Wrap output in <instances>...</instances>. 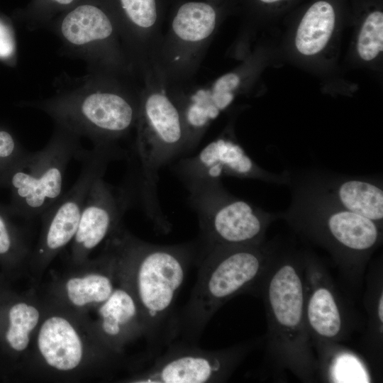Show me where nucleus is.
Wrapping results in <instances>:
<instances>
[{
	"label": "nucleus",
	"mask_w": 383,
	"mask_h": 383,
	"mask_svg": "<svg viewBox=\"0 0 383 383\" xmlns=\"http://www.w3.org/2000/svg\"><path fill=\"white\" fill-rule=\"evenodd\" d=\"M113 250L117 278L135 298L144 326L145 362L170 343L175 304L189 267L197 262L196 242L162 245L133 235L122 224L105 240Z\"/></svg>",
	"instance_id": "f257e3e1"
},
{
	"label": "nucleus",
	"mask_w": 383,
	"mask_h": 383,
	"mask_svg": "<svg viewBox=\"0 0 383 383\" xmlns=\"http://www.w3.org/2000/svg\"><path fill=\"white\" fill-rule=\"evenodd\" d=\"M41 323L14 380L77 382L111 379L129 360L106 347L94 333L90 315L45 303Z\"/></svg>",
	"instance_id": "f03ea898"
},
{
	"label": "nucleus",
	"mask_w": 383,
	"mask_h": 383,
	"mask_svg": "<svg viewBox=\"0 0 383 383\" xmlns=\"http://www.w3.org/2000/svg\"><path fill=\"white\" fill-rule=\"evenodd\" d=\"M257 296L267 323L266 362L277 377L289 371L301 382H314L318 362L304 316V254L277 250Z\"/></svg>",
	"instance_id": "7ed1b4c3"
},
{
	"label": "nucleus",
	"mask_w": 383,
	"mask_h": 383,
	"mask_svg": "<svg viewBox=\"0 0 383 383\" xmlns=\"http://www.w3.org/2000/svg\"><path fill=\"white\" fill-rule=\"evenodd\" d=\"M277 250L263 243L217 249L204 255L197 262L198 276L190 297L175 314L171 342L198 344L206 326L227 301L242 294L257 296Z\"/></svg>",
	"instance_id": "20e7f679"
},
{
	"label": "nucleus",
	"mask_w": 383,
	"mask_h": 383,
	"mask_svg": "<svg viewBox=\"0 0 383 383\" xmlns=\"http://www.w3.org/2000/svg\"><path fill=\"white\" fill-rule=\"evenodd\" d=\"M318 197L309 210L294 214L291 224L328 251L345 291L355 295L361 289L370 257L382 243V228L342 209L326 196Z\"/></svg>",
	"instance_id": "39448f33"
},
{
	"label": "nucleus",
	"mask_w": 383,
	"mask_h": 383,
	"mask_svg": "<svg viewBox=\"0 0 383 383\" xmlns=\"http://www.w3.org/2000/svg\"><path fill=\"white\" fill-rule=\"evenodd\" d=\"M138 131L128 162L131 180L149 196L157 194L159 171L189 149L183 109L160 91L150 93L138 116Z\"/></svg>",
	"instance_id": "423d86ee"
},
{
	"label": "nucleus",
	"mask_w": 383,
	"mask_h": 383,
	"mask_svg": "<svg viewBox=\"0 0 383 383\" xmlns=\"http://www.w3.org/2000/svg\"><path fill=\"white\" fill-rule=\"evenodd\" d=\"M188 190L189 204L196 213L199 226L196 264L214 250L265 243L272 216L231 195L220 180Z\"/></svg>",
	"instance_id": "0eeeda50"
},
{
	"label": "nucleus",
	"mask_w": 383,
	"mask_h": 383,
	"mask_svg": "<svg viewBox=\"0 0 383 383\" xmlns=\"http://www.w3.org/2000/svg\"><path fill=\"white\" fill-rule=\"evenodd\" d=\"M125 155L124 150L111 146H94L91 150L80 151L77 157L82 165L78 178L40 217L41 230L31 250L26 272L32 286L38 287L51 262L72 243L85 199L94 181L104 176L111 161Z\"/></svg>",
	"instance_id": "6e6552de"
},
{
	"label": "nucleus",
	"mask_w": 383,
	"mask_h": 383,
	"mask_svg": "<svg viewBox=\"0 0 383 383\" xmlns=\"http://www.w3.org/2000/svg\"><path fill=\"white\" fill-rule=\"evenodd\" d=\"M263 338L218 349L174 340L158 355L116 379L123 383L225 382Z\"/></svg>",
	"instance_id": "1a4fd4ad"
},
{
	"label": "nucleus",
	"mask_w": 383,
	"mask_h": 383,
	"mask_svg": "<svg viewBox=\"0 0 383 383\" xmlns=\"http://www.w3.org/2000/svg\"><path fill=\"white\" fill-rule=\"evenodd\" d=\"M81 150L76 138L59 134L42 150L28 151L7 181L11 215L30 220L48 211L64 194L67 167Z\"/></svg>",
	"instance_id": "9d476101"
},
{
	"label": "nucleus",
	"mask_w": 383,
	"mask_h": 383,
	"mask_svg": "<svg viewBox=\"0 0 383 383\" xmlns=\"http://www.w3.org/2000/svg\"><path fill=\"white\" fill-rule=\"evenodd\" d=\"M304 316L316 353L349 339L358 321L337 288L328 269L316 257L304 254Z\"/></svg>",
	"instance_id": "9b49d317"
},
{
	"label": "nucleus",
	"mask_w": 383,
	"mask_h": 383,
	"mask_svg": "<svg viewBox=\"0 0 383 383\" xmlns=\"http://www.w3.org/2000/svg\"><path fill=\"white\" fill-rule=\"evenodd\" d=\"M117 284V262L105 242L101 252L84 262L53 272L43 293L45 303L88 316L111 294Z\"/></svg>",
	"instance_id": "f8f14e48"
},
{
	"label": "nucleus",
	"mask_w": 383,
	"mask_h": 383,
	"mask_svg": "<svg viewBox=\"0 0 383 383\" xmlns=\"http://www.w3.org/2000/svg\"><path fill=\"white\" fill-rule=\"evenodd\" d=\"M46 305L38 287L24 292L0 287V377L14 380L27 355Z\"/></svg>",
	"instance_id": "ddd939ff"
},
{
	"label": "nucleus",
	"mask_w": 383,
	"mask_h": 383,
	"mask_svg": "<svg viewBox=\"0 0 383 383\" xmlns=\"http://www.w3.org/2000/svg\"><path fill=\"white\" fill-rule=\"evenodd\" d=\"M104 177L94 181L85 199L70 243V265L88 260L91 252L121 225L124 214L135 200L127 185L113 186Z\"/></svg>",
	"instance_id": "4468645a"
},
{
	"label": "nucleus",
	"mask_w": 383,
	"mask_h": 383,
	"mask_svg": "<svg viewBox=\"0 0 383 383\" xmlns=\"http://www.w3.org/2000/svg\"><path fill=\"white\" fill-rule=\"evenodd\" d=\"M68 126L84 132L94 146H114L137 123L139 109L126 97L113 92L96 91L85 96L71 108L58 109Z\"/></svg>",
	"instance_id": "2eb2a0df"
},
{
	"label": "nucleus",
	"mask_w": 383,
	"mask_h": 383,
	"mask_svg": "<svg viewBox=\"0 0 383 383\" xmlns=\"http://www.w3.org/2000/svg\"><path fill=\"white\" fill-rule=\"evenodd\" d=\"M173 170L188 189L196 185L218 181L227 175L257 177L260 170L233 141L218 138L194 156L180 159Z\"/></svg>",
	"instance_id": "dca6fc26"
},
{
	"label": "nucleus",
	"mask_w": 383,
	"mask_h": 383,
	"mask_svg": "<svg viewBox=\"0 0 383 383\" xmlns=\"http://www.w3.org/2000/svg\"><path fill=\"white\" fill-rule=\"evenodd\" d=\"M92 330L112 351L124 355L126 348L145 335L143 317L130 288L117 278L109 297L94 311Z\"/></svg>",
	"instance_id": "f3484780"
},
{
	"label": "nucleus",
	"mask_w": 383,
	"mask_h": 383,
	"mask_svg": "<svg viewBox=\"0 0 383 383\" xmlns=\"http://www.w3.org/2000/svg\"><path fill=\"white\" fill-rule=\"evenodd\" d=\"M363 302L367 322L361 347L370 362L379 367L383 348V272L379 263L373 265L367 274Z\"/></svg>",
	"instance_id": "a211bd4d"
},
{
	"label": "nucleus",
	"mask_w": 383,
	"mask_h": 383,
	"mask_svg": "<svg viewBox=\"0 0 383 383\" xmlns=\"http://www.w3.org/2000/svg\"><path fill=\"white\" fill-rule=\"evenodd\" d=\"M326 196L342 209L369 218L382 228L383 191L374 182L345 180L332 187Z\"/></svg>",
	"instance_id": "6ab92c4d"
},
{
	"label": "nucleus",
	"mask_w": 383,
	"mask_h": 383,
	"mask_svg": "<svg viewBox=\"0 0 383 383\" xmlns=\"http://www.w3.org/2000/svg\"><path fill=\"white\" fill-rule=\"evenodd\" d=\"M13 217L7 206L0 204L1 274L10 283L26 274L32 250Z\"/></svg>",
	"instance_id": "aec40b11"
},
{
	"label": "nucleus",
	"mask_w": 383,
	"mask_h": 383,
	"mask_svg": "<svg viewBox=\"0 0 383 383\" xmlns=\"http://www.w3.org/2000/svg\"><path fill=\"white\" fill-rule=\"evenodd\" d=\"M335 26L333 6L326 1L313 4L306 12L296 30L295 45L304 55L321 52L328 43Z\"/></svg>",
	"instance_id": "412c9836"
},
{
	"label": "nucleus",
	"mask_w": 383,
	"mask_h": 383,
	"mask_svg": "<svg viewBox=\"0 0 383 383\" xmlns=\"http://www.w3.org/2000/svg\"><path fill=\"white\" fill-rule=\"evenodd\" d=\"M61 32L70 43L82 45L107 38L113 32V26L100 9L91 5H82L65 17Z\"/></svg>",
	"instance_id": "4be33fe9"
},
{
	"label": "nucleus",
	"mask_w": 383,
	"mask_h": 383,
	"mask_svg": "<svg viewBox=\"0 0 383 383\" xmlns=\"http://www.w3.org/2000/svg\"><path fill=\"white\" fill-rule=\"evenodd\" d=\"M318 371L323 380L330 382H362L370 380L364 362L340 344L317 352Z\"/></svg>",
	"instance_id": "5701e85b"
},
{
	"label": "nucleus",
	"mask_w": 383,
	"mask_h": 383,
	"mask_svg": "<svg viewBox=\"0 0 383 383\" xmlns=\"http://www.w3.org/2000/svg\"><path fill=\"white\" fill-rule=\"evenodd\" d=\"M216 15L211 6L204 2H188L178 9L172 30L181 40L197 43L209 38L216 26Z\"/></svg>",
	"instance_id": "b1692460"
},
{
	"label": "nucleus",
	"mask_w": 383,
	"mask_h": 383,
	"mask_svg": "<svg viewBox=\"0 0 383 383\" xmlns=\"http://www.w3.org/2000/svg\"><path fill=\"white\" fill-rule=\"evenodd\" d=\"M357 50L360 57L370 61L374 59L383 50V13H371L364 21L360 30Z\"/></svg>",
	"instance_id": "393cba45"
},
{
	"label": "nucleus",
	"mask_w": 383,
	"mask_h": 383,
	"mask_svg": "<svg viewBox=\"0 0 383 383\" xmlns=\"http://www.w3.org/2000/svg\"><path fill=\"white\" fill-rule=\"evenodd\" d=\"M27 152L10 132L0 129V188L6 187L11 172Z\"/></svg>",
	"instance_id": "a878e982"
},
{
	"label": "nucleus",
	"mask_w": 383,
	"mask_h": 383,
	"mask_svg": "<svg viewBox=\"0 0 383 383\" xmlns=\"http://www.w3.org/2000/svg\"><path fill=\"white\" fill-rule=\"evenodd\" d=\"M130 20L142 28L152 27L157 20L155 0H121Z\"/></svg>",
	"instance_id": "bb28decb"
},
{
	"label": "nucleus",
	"mask_w": 383,
	"mask_h": 383,
	"mask_svg": "<svg viewBox=\"0 0 383 383\" xmlns=\"http://www.w3.org/2000/svg\"><path fill=\"white\" fill-rule=\"evenodd\" d=\"M14 40L9 28L0 21V57L7 58L14 52Z\"/></svg>",
	"instance_id": "cd10ccee"
},
{
	"label": "nucleus",
	"mask_w": 383,
	"mask_h": 383,
	"mask_svg": "<svg viewBox=\"0 0 383 383\" xmlns=\"http://www.w3.org/2000/svg\"><path fill=\"white\" fill-rule=\"evenodd\" d=\"M6 284H10V282H9L3 277V275L0 273V287L4 286V285H6Z\"/></svg>",
	"instance_id": "c85d7f7f"
},
{
	"label": "nucleus",
	"mask_w": 383,
	"mask_h": 383,
	"mask_svg": "<svg viewBox=\"0 0 383 383\" xmlns=\"http://www.w3.org/2000/svg\"><path fill=\"white\" fill-rule=\"evenodd\" d=\"M57 2L61 4H70L73 0H55Z\"/></svg>",
	"instance_id": "c756f323"
},
{
	"label": "nucleus",
	"mask_w": 383,
	"mask_h": 383,
	"mask_svg": "<svg viewBox=\"0 0 383 383\" xmlns=\"http://www.w3.org/2000/svg\"><path fill=\"white\" fill-rule=\"evenodd\" d=\"M260 1L265 3H272V2L277 1L279 0H260Z\"/></svg>",
	"instance_id": "7c9ffc66"
}]
</instances>
